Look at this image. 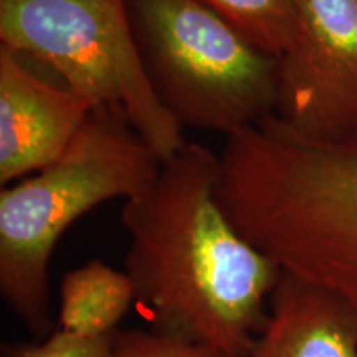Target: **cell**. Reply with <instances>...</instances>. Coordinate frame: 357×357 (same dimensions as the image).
<instances>
[{
  "instance_id": "8fae6325",
  "label": "cell",
  "mask_w": 357,
  "mask_h": 357,
  "mask_svg": "<svg viewBox=\"0 0 357 357\" xmlns=\"http://www.w3.org/2000/svg\"><path fill=\"white\" fill-rule=\"evenodd\" d=\"M113 346L114 357H229L208 346L166 336L153 329H118L113 334Z\"/></svg>"
},
{
  "instance_id": "7c38bea8",
  "label": "cell",
  "mask_w": 357,
  "mask_h": 357,
  "mask_svg": "<svg viewBox=\"0 0 357 357\" xmlns=\"http://www.w3.org/2000/svg\"><path fill=\"white\" fill-rule=\"evenodd\" d=\"M3 357H114L113 336L83 337L56 328L38 341L3 346Z\"/></svg>"
},
{
  "instance_id": "6da1fadb",
  "label": "cell",
  "mask_w": 357,
  "mask_h": 357,
  "mask_svg": "<svg viewBox=\"0 0 357 357\" xmlns=\"http://www.w3.org/2000/svg\"><path fill=\"white\" fill-rule=\"evenodd\" d=\"M220 155L185 142L139 197L126 200V275L151 329L248 357L281 266L250 243L217 199Z\"/></svg>"
},
{
  "instance_id": "3957f363",
  "label": "cell",
  "mask_w": 357,
  "mask_h": 357,
  "mask_svg": "<svg viewBox=\"0 0 357 357\" xmlns=\"http://www.w3.org/2000/svg\"><path fill=\"white\" fill-rule=\"evenodd\" d=\"M162 160L123 111L98 106L60 159L0 192V294L37 339L55 331L50 258L66 229L98 205L151 189Z\"/></svg>"
},
{
  "instance_id": "ba28073f",
  "label": "cell",
  "mask_w": 357,
  "mask_h": 357,
  "mask_svg": "<svg viewBox=\"0 0 357 357\" xmlns=\"http://www.w3.org/2000/svg\"><path fill=\"white\" fill-rule=\"evenodd\" d=\"M248 357H357V314L328 289L281 271Z\"/></svg>"
},
{
  "instance_id": "52a82bcc",
  "label": "cell",
  "mask_w": 357,
  "mask_h": 357,
  "mask_svg": "<svg viewBox=\"0 0 357 357\" xmlns=\"http://www.w3.org/2000/svg\"><path fill=\"white\" fill-rule=\"evenodd\" d=\"M95 109L63 83H53L19 53L0 47V184L60 159Z\"/></svg>"
},
{
  "instance_id": "9c48e42d",
  "label": "cell",
  "mask_w": 357,
  "mask_h": 357,
  "mask_svg": "<svg viewBox=\"0 0 357 357\" xmlns=\"http://www.w3.org/2000/svg\"><path fill=\"white\" fill-rule=\"evenodd\" d=\"M132 303L136 298L126 271L88 261L61 280L58 329L83 337L113 336Z\"/></svg>"
},
{
  "instance_id": "277c9868",
  "label": "cell",
  "mask_w": 357,
  "mask_h": 357,
  "mask_svg": "<svg viewBox=\"0 0 357 357\" xmlns=\"http://www.w3.org/2000/svg\"><path fill=\"white\" fill-rule=\"evenodd\" d=\"M128 10L147 78L182 128L229 137L275 116L278 58L200 0H128Z\"/></svg>"
},
{
  "instance_id": "8992f818",
  "label": "cell",
  "mask_w": 357,
  "mask_h": 357,
  "mask_svg": "<svg viewBox=\"0 0 357 357\" xmlns=\"http://www.w3.org/2000/svg\"><path fill=\"white\" fill-rule=\"evenodd\" d=\"M275 116L311 141L357 136V0H293Z\"/></svg>"
},
{
  "instance_id": "5b68a950",
  "label": "cell",
  "mask_w": 357,
  "mask_h": 357,
  "mask_svg": "<svg viewBox=\"0 0 357 357\" xmlns=\"http://www.w3.org/2000/svg\"><path fill=\"white\" fill-rule=\"evenodd\" d=\"M0 43L56 75L93 108L123 111L162 162L185 146L147 78L128 0H0Z\"/></svg>"
},
{
  "instance_id": "30bf717a",
  "label": "cell",
  "mask_w": 357,
  "mask_h": 357,
  "mask_svg": "<svg viewBox=\"0 0 357 357\" xmlns=\"http://www.w3.org/2000/svg\"><path fill=\"white\" fill-rule=\"evenodd\" d=\"M227 24L255 45L276 58L283 55L293 40V0H200Z\"/></svg>"
},
{
  "instance_id": "7a4b0ae2",
  "label": "cell",
  "mask_w": 357,
  "mask_h": 357,
  "mask_svg": "<svg viewBox=\"0 0 357 357\" xmlns=\"http://www.w3.org/2000/svg\"><path fill=\"white\" fill-rule=\"evenodd\" d=\"M218 202L281 270L357 314V136L319 142L276 116L227 141Z\"/></svg>"
}]
</instances>
